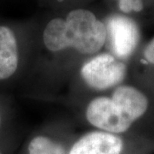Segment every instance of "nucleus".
<instances>
[{
	"mask_svg": "<svg viewBox=\"0 0 154 154\" xmlns=\"http://www.w3.org/2000/svg\"><path fill=\"white\" fill-rule=\"evenodd\" d=\"M105 26L106 38L113 56L122 59L130 57L140 38L135 22L128 17L115 15L107 19Z\"/></svg>",
	"mask_w": 154,
	"mask_h": 154,
	"instance_id": "7ed1b4c3",
	"label": "nucleus"
},
{
	"mask_svg": "<svg viewBox=\"0 0 154 154\" xmlns=\"http://www.w3.org/2000/svg\"><path fill=\"white\" fill-rule=\"evenodd\" d=\"M122 140L115 134L92 132L78 140L69 154H121Z\"/></svg>",
	"mask_w": 154,
	"mask_h": 154,
	"instance_id": "39448f33",
	"label": "nucleus"
},
{
	"mask_svg": "<svg viewBox=\"0 0 154 154\" xmlns=\"http://www.w3.org/2000/svg\"><path fill=\"white\" fill-rule=\"evenodd\" d=\"M29 154H64L60 144L45 136L33 138L28 146Z\"/></svg>",
	"mask_w": 154,
	"mask_h": 154,
	"instance_id": "6e6552de",
	"label": "nucleus"
},
{
	"mask_svg": "<svg viewBox=\"0 0 154 154\" xmlns=\"http://www.w3.org/2000/svg\"><path fill=\"white\" fill-rule=\"evenodd\" d=\"M0 122H1V116H0Z\"/></svg>",
	"mask_w": 154,
	"mask_h": 154,
	"instance_id": "f8f14e48",
	"label": "nucleus"
},
{
	"mask_svg": "<svg viewBox=\"0 0 154 154\" xmlns=\"http://www.w3.org/2000/svg\"><path fill=\"white\" fill-rule=\"evenodd\" d=\"M63 33L64 49L72 47L82 54L96 53L106 40L105 24L82 9L71 11L63 20Z\"/></svg>",
	"mask_w": 154,
	"mask_h": 154,
	"instance_id": "f257e3e1",
	"label": "nucleus"
},
{
	"mask_svg": "<svg viewBox=\"0 0 154 154\" xmlns=\"http://www.w3.org/2000/svg\"><path fill=\"white\" fill-rule=\"evenodd\" d=\"M17 38L12 30L0 26V80L8 79L18 66Z\"/></svg>",
	"mask_w": 154,
	"mask_h": 154,
	"instance_id": "0eeeda50",
	"label": "nucleus"
},
{
	"mask_svg": "<svg viewBox=\"0 0 154 154\" xmlns=\"http://www.w3.org/2000/svg\"><path fill=\"white\" fill-rule=\"evenodd\" d=\"M111 99L122 113L131 122L137 120L147 110L148 100L140 91L130 86H120L116 89Z\"/></svg>",
	"mask_w": 154,
	"mask_h": 154,
	"instance_id": "423d86ee",
	"label": "nucleus"
},
{
	"mask_svg": "<svg viewBox=\"0 0 154 154\" xmlns=\"http://www.w3.org/2000/svg\"><path fill=\"white\" fill-rule=\"evenodd\" d=\"M118 5L124 13H129L131 11L139 12L143 9L142 0H118Z\"/></svg>",
	"mask_w": 154,
	"mask_h": 154,
	"instance_id": "1a4fd4ad",
	"label": "nucleus"
},
{
	"mask_svg": "<svg viewBox=\"0 0 154 154\" xmlns=\"http://www.w3.org/2000/svg\"><path fill=\"white\" fill-rule=\"evenodd\" d=\"M58 1H59V2H62V1H63V0H58Z\"/></svg>",
	"mask_w": 154,
	"mask_h": 154,
	"instance_id": "9b49d317",
	"label": "nucleus"
},
{
	"mask_svg": "<svg viewBox=\"0 0 154 154\" xmlns=\"http://www.w3.org/2000/svg\"><path fill=\"white\" fill-rule=\"evenodd\" d=\"M126 66L109 53H102L87 61L81 69L85 82L91 88L104 90L121 83L126 75Z\"/></svg>",
	"mask_w": 154,
	"mask_h": 154,
	"instance_id": "f03ea898",
	"label": "nucleus"
},
{
	"mask_svg": "<svg viewBox=\"0 0 154 154\" xmlns=\"http://www.w3.org/2000/svg\"><path fill=\"white\" fill-rule=\"evenodd\" d=\"M86 116L92 125L110 134L125 132L132 124L112 99L107 97H99L92 100L86 110Z\"/></svg>",
	"mask_w": 154,
	"mask_h": 154,
	"instance_id": "20e7f679",
	"label": "nucleus"
},
{
	"mask_svg": "<svg viewBox=\"0 0 154 154\" xmlns=\"http://www.w3.org/2000/svg\"><path fill=\"white\" fill-rule=\"evenodd\" d=\"M144 57L149 63L154 64V38L146 46L144 51Z\"/></svg>",
	"mask_w": 154,
	"mask_h": 154,
	"instance_id": "9d476101",
	"label": "nucleus"
},
{
	"mask_svg": "<svg viewBox=\"0 0 154 154\" xmlns=\"http://www.w3.org/2000/svg\"><path fill=\"white\" fill-rule=\"evenodd\" d=\"M0 154H1V152H0Z\"/></svg>",
	"mask_w": 154,
	"mask_h": 154,
	"instance_id": "ddd939ff",
	"label": "nucleus"
}]
</instances>
